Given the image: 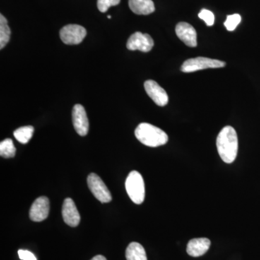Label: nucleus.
Here are the masks:
<instances>
[{
  "instance_id": "nucleus-1",
  "label": "nucleus",
  "mask_w": 260,
  "mask_h": 260,
  "mask_svg": "<svg viewBox=\"0 0 260 260\" xmlns=\"http://www.w3.org/2000/svg\"><path fill=\"white\" fill-rule=\"evenodd\" d=\"M217 149L220 158L226 164H232L237 156L239 142L236 130L231 126L221 129L217 137Z\"/></svg>"
},
{
  "instance_id": "nucleus-2",
  "label": "nucleus",
  "mask_w": 260,
  "mask_h": 260,
  "mask_svg": "<svg viewBox=\"0 0 260 260\" xmlns=\"http://www.w3.org/2000/svg\"><path fill=\"white\" fill-rule=\"evenodd\" d=\"M135 135L140 143L152 148L167 144L169 140L165 132L148 123H141L137 126Z\"/></svg>"
},
{
  "instance_id": "nucleus-3",
  "label": "nucleus",
  "mask_w": 260,
  "mask_h": 260,
  "mask_svg": "<svg viewBox=\"0 0 260 260\" xmlns=\"http://www.w3.org/2000/svg\"><path fill=\"white\" fill-rule=\"evenodd\" d=\"M126 192L135 204L140 205L144 202L145 183L141 174L136 171L129 173L126 179Z\"/></svg>"
},
{
  "instance_id": "nucleus-4",
  "label": "nucleus",
  "mask_w": 260,
  "mask_h": 260,
  "mask_svg": "<svg viewBox=\"0 0 260 260\" xmlns=\"http://www.w3.org/2000/svg\"><path fill=\"white\" fill-rule=\"evenodd\" d=\"M225 66V62L218 59L207 57H196L189 59L181 65L183 73H193L208 68H220Z\"/></svg>"
},
{
  "instance_id": "nucleus-5",
  "label": "nucleus",
  "mask_w": 260,
  "mask_h": 260,
  "mask_svg": "<svg viewBox=\"0 0 260 260\" xmlns=\"http://www.w3.org/2000/svg\"><path fill=\"white\" fill-rule=\"evenodd\" d=\"M87 31L84 27L75 24L65 25L59 32L61 40L68 45H77L83 42Z\"/></svg>"
},
{
  "instance_id": "nucleus-6",
  "label": "nucleus",
  "mask_w": 260,
  "mask_h": 260,
  "mask_svg": "<svg viewBox=\"0 0 260 260\" xmlns=\"http://www.w3.org/2000/svg\"><path fill=\"white\" fill-rule=\"evenodd\" d=\"M89 189L93 193L94 197L102 203H109L112 201V197L110 191L104 181L97 174L91 173L88 177Z\"/></svg>"
},
{
  "instance_id": "nucleus-7",
  "label": "nucleus",
  "mask_w": 260,
  "mask_h": 260,
  "mask_svg": "<svg viewBox=\"0 0 260 260\" xmlns=\"http://www.w3.org/2000/svg\"><path fill=\"white\" fill-rule=\"evenodd\" d=\"M154 42L148 34L136 32L128 39L126 48L130 51L139 50L148 52L153 49Z\"/></svg>"
},
{
  "instance_id": "nucleus-8",
  "label": "nucleus",
  "mask_w": 260,
  "mask_h": 260,
  "mask_svg": "<svg viewBox=\"0 0 260 260\" xmlns=\"http://www.w3.org/2000/svg\"><path fill=\"white\" fill-rule=\"evenodd\" d=\"M145 91L159 107H164L169 102V96L166 90L161 88L156 82L149 80L145 82Z\"/></svg>"
},
{
  "instance_id": "nucleus-9",
  "label": "nucleus",
  "mask_w": 260,
  "mask_h": 260,
  "mask_svg": "<svg viewBox=\"0 0 260 260\" xmlns=\"http://www.w3.org/2000/svg\"><path fill=\"white\" fill-rule=\"evenodd\" d=\"M73 121L75 131L80 136H85L88 133L89 121L83 106L76 104L73 109Z\"/></svg>"
},
{
  "instance_id": "nucleus-10",
  "label": "nucleus",
  "mask_w": 260,
  "mask_h": 260,
  "mask_svg": "<svg viewBox=\"0 0 260 260\" xmlns=\"http://www.w3.org/2000/svg\"><path fill=\"white\" fill-rule=\"evenodd\" d=\"M49 213V200L47 197L37 198L30 210V218L32 221L42 222L47 218Z\"/></svg>"
},
{
  "instance_id": "nucleus-11",
  "label": "nucleus",
  "mask_w": 260,
  "mask_h": 260,
  "mask_svg": "<svg viewBox=\"0 0 260 260\" xmlns=\"http://www.w3.org/2000/svg\"><path fill=\"white\" fill-rule=\"evenodd\" d=\"M176 34L181 42H184L188 47H197V32L190 24L185 22L178 23L176 27Z\"/></svg>"
},
{
  "instance_id": "nucleus-12",
  "label": "nucleus",
  "mask_w": 260,
  "mask_h": 260,
  "mask_svg": "<svg viewBox=\"0 0 260 260\" xmlns=\"http://www.w3.org/2000/svg\"><path fill=\"white\" fill-rule=\"evenodd\" d=\"M62 217L64 223L71 227H76L79 225L80 216L77 209L74 201L70 198L64 200L62 205Z\"/></svg>"
},
{
  "instance_id": "nucleus-13",
  "label": "nucleus",
  "mask_w": 260,
  "mask_h": 260,
  "mask_svg": "<svg viewBox=\"0 0 260 260\" xmlns=\"http://www.w3.org/2000/svg\"><path fill=\"white\" fill-rule=\"evenodd\" d=\"M210 241L207 238H198L189 241L186 247L188 254L194 257L203 256L208 251Z\"/></svg>"
},
{
  "instance_id": "nucleus-14",
  "label": "nucleus",
  "mask_w": 260,
  "mask_h": 260,
  "mask_svg": "<svg viewBox=\"0 0 260 260\" xmlns=\"http://www.w3.org/2000/svg\"><path fill=\"white\" fill-rule=\"evenodd\" d=\"M130 10L137 15H147L155 11L152 0H129Z\"/></svg>"
},
{
  "instance_id": "nucleus-15",
  "label": "nucleus",
  "mask_w": 260,
  "mask_h": 260,
  "mask_svg": "<svg viewBox=\"0 0 260 260\" xmlns=\"http://www.w3.org/2000/svg\"><path fill=\"white\" fill-rule=\"evenodd\" d=\"M126 260H148L144 247L138 242L130 243L126 250Z\"/></svg>"
},
{
  "instance_id": "nucleus-16",
  "label": "nucleus",
  "mask_w": 260,
  "mask_h": 260,
  "mask_svg": "<svg viewBox=\"0 0 260 260\" xmlns=\"http://www.w3.org/2000/svg\"><path fill=\"white\" fill-rule=\"evenodd\" d=\"M10 29L8 25V20L3 15H0V49L7 45L10 39Z\"/></svg>"
},
{
  "instance_id": "nucleus-17",
  "label": "nucleus",
  "mask_w": 260,
  "mask_h": 260,
  "mask_svg": "<svg viewBox=\"0 0 260 260\" xmlns=\"http://www.w3.org/2000/svg\"><path fill=\"white\" fill-rule=\"evenodd\" d=\"M34 128L32 126H22L14 132L15 139L22 144H26L31 139Z\"/></svg>"
},
{
  "instance_id": "nucleus-18",
  "label": "nucleus",
  "mask_w": 260,
  "mask_h": 260,
  "mask_svg": "<svg viewBox=\"0 0 260 260\" xmlns=\"http://www.w3.org/2000/svg\"><path fill=\"white\" fill-rule=\"evenodd\" d=\"M16 153V148L13 144V140L8 138L0 143V155L5 158H13Z\"/></svg>"
},
{
  "instance_id": "nucleus-19",
  "label": "nucleus",
  "mask_w": 260,
  "mask_h": 260,
  "mask_svg": "<svg viewBox=\"0 0 260 260\" xmlns=\"http://www.w3.org/2000/svg\"><path fill=\"white\" fill-rule=\"evenodd\" d=\"M241 20H242V17L240 15H228L226 20L224 23V25H225L228 30L233 31L237 28L238 25L241 23Z\"/></svg>"
},
{
  "instance_id": "nucleus-20",
  "label": "nucleus",
  "mask_w": 260,
  "mask_h": 260,
  "mask_svg": "<svg viewBox=\"0 0 260 260\" xmlns=\"http://www.w3.org/2000/svg\"><path fill=\"white\" fill-rule=\"evenodd\" d=\"M119 3L120 0H98V9L102 13H106L110 7L116 6Z\"/></svg>"
},
{
  "instance_id": "nucleus-21",
  "label": "nucleus",
  "mask_w": 260,
  "mask_h": 260,
  "mask_svg": "<svg viewBox=\"0 0 260 260\" xmlns=\"http://www.w3.org/2000/svg\"><path fill=\"white\" fill-rule=\"evenodd\" d=\"M199 18L204 20L208 26H212L215 22V16L210 10L203 9L199 13Z\"/></svg>"
},
{
  "instance_id": "nucleus-22",
  "label": "nucleus",
  "mask_w": 260,
  "mask_h": 260,
  "mask_svg": "<svg viewBox=\"0 0 260 260\" xmlns=\"http://www.w3.org/2000/svg\"><path fill=\"white\" fill-rule=\"evenodd\" d=\"M19 258L22 260H37L36 256L32 252L28 250L20 249L18 250Z\"/></svg>"
},
{
  "instance_id": "nucleus-23",
  "label": "nucleus",
  "mask_w": 260,
  "mask_h": 260,
  "mask_svg": "<svg viewBox=\"0 0 260 260\" xmlns=\"http://www.w3.org/2000/svg\"><path fill=\"white\" fill-rule=\"evenodd\" d=\"M90 260H107L106 259L105 256H102V255H97L95 256H94L93 259H91Z\"/></svg>"
},
{
  "instance_id": "nucleus-24",
  "label": "nucleus",
  "mask_w": 260,
  "mask_h": 260,
  "mask_svg": "<svg viewBox=\"0 0 260 260\" xmlns=\"http://www.w3.org/2000/svg\"><path fill=\"white\" fill-rule=\"evenodd\" d=\"M108 18L111 19L112 18V17H111V15H108Z\"/></svg>"
}]
</instances>
